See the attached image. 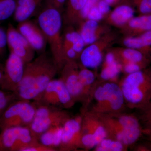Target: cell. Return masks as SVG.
Masks as SVG:
<instances>
[{
	"label": "cell",
	"instance_id": "obj_19",
	"mask_svg": "<svg viewBox=\"0 0 151 151\" xmlns=\"http://www.w3.org/2000/svg\"><path fill=\"white\" fill-rule=\"evenodd\" d=\"M85 45L80 33L73 30H67L63 36V47H72L79 56L84 49Z\"/></svg>",
	"mask_w": 151,
	"mask_h": 151
},
{
	"label": "cell",
	"instance_id": "obj_37",
	"mask_svg": "<svg viewBox=\"0 0 151 151\" xmlns=\"http://www.w3.org/2000/svg\"><path fill=\"white\" fill-rule=\"evenodd\" d=\"M97 8L103 14L108 13L110 10V5L105 0H100L97 5Z\"/></svg>",
	"mask_w": 151,
	"mask_h": 151
},
{
	"label": "cell",
	"instance_id": "obj_17",
	"mask_svg": "<svg viewBox=\"0 0 151 151\" xmlns=\"http://www.w3.org/2000/svg\"><path fill=\"white\" fill-rule=\"evenodd\" d=\"M43 0H17L14 19L17 22L29 19L32 16Z\"/></svg>",
	"mask_w": 151,
	"mask_h": 151
},
{
	"label": "cell",
	"instance_id": "obj_4",
	"mask_svg": "<svg viewBox=\"0 0 151 151\" xmlns=\"http://www.w3.org/2000/svg\"><path fill=\"white\" fill-rule=\"evenodd\" d=\"M92 96L95 101L91 112L100 114H116L122 111L125 101L119 84L116 82L104 83L96 87Z\"/></svg>",
	"mask_w": 151,
	"mask_h": 151
},
{
	"label": "cell",
	"instance_id": "obj_9",
	"mask_svg": "<svg viewBox=\"0 0 151 151\" xmlns=\"http://www.w3.org/2000/svg\"><path fill=\"white\" fill-rule=\"evenodd\" d=\"M34 102L60 109L70 108L75 103L60 78L52 80Z\"/></svg>",
	"mask_w": 151,
	"mask_h": 151
},
{
	"label": "cell",
	"instance_id": "obj_27",
	"mask_svg": "<svg viewBox=\"0 0 151 151\" xmlns=\"http://www.w3.org/2000/svg\"><path fill=\"white\" fill-rule=\"evenodd\" d=\"M125 146L119 141L106 138L103 139L95 147L97 151H122L125 150Z\"/></svg>",
	"mask_w": 151,
	"mask_h": 151
},
{
	"label": "cell",
	"instance_id": "obj_30",
	"mask_svg": "<svg viewBox=\"0 0 151 151\" xmlns=\"http://www.w3.org/2000/svg\"><path fill=\"white\" fill-rule=\"evenodd\" d=\"M15 100L13 92L0 89V118L9 105Z\"/></svg>",
	"mask_w": 151,
	"mask_h": 151
},
{
	"label": "cell",
	"instance_id": "obj_7",
	"mask_svg": "<svg viewBox=\"0 0 151 151\" xmlns=\"http://www.w3.org/2000/svg\"><path fill=\"white\" fill-rule=\"evenodd\" d=\"M39 142L29 127H9L0 133L1 151H22Z\"/></svg>",
	"mask_w": 151,
	"mask_h": 151
},
{
	"label": "cell",
	"instance_id": "obj_18",
	"mask_svg": "<svg viewBox=\"0 0 151 151\" xmlns=\"http://www.w3.org/2000/svg\"><path fill=\"white\" fill-rule=\"evenodd\" d=\"M63 132V125L52 127L42 133L39 141L44 145L59 150Z\"/></svg>",
	"mask_w": 151,
	"mask_h": 151
},
{
	"label": "cell",
	"instance_id": "obj_39",
	"mask_svg": "<svg viewBox=\"0 0 151 151\" xmlns=\"http://www.w3.org/2000/svg\"><path fill=\"white\" fill-rule=\"evenodd\" d=\"M116 56L112 52H109L105 57V65L111 64L116 61Z\"/></svg>",
	"mask_w": 151,
	"mask_h": 151
},
{
	"label": "cell",
	"instance_id": "obj_34",
	"mask_svg": "<svg viewBox=\"0 0 151 151\" xmlns=\"http://www.w3.org/2000/svg\"><path fill=\"white\" fill-rule=\"evenodd\" d=\"M7 45L6 32L0 27V59L5 53L6 47Z\"/></svg>",
	"mask_w": 151,
	"mask_h": 151
},
{
	"label": "cell",
	"instance_id": "obj_22",
	"mask_svg": "<svg viewBox=\"0 0 151 151\" xmlns=\"http://www.w3.org/2000/svg\"><path fill=\"white\" fill-rule=\"evenodd\" d=\"M78 67V75L79 80L83 86L89 100L93 92L92 86H94L95 80V75L89 68L84 67L81 65H79Z\"/></svg>",
	"mask_w": 151,
	"mask_h": 151
},
{
	"label": "cell",
	"instance_id": "obj_11",
	"mask_svg": "<svg viewBox=\"0 0 151 151\" xmlns=\"http://www.w3.org/2000/svg\"><path fill=\"white\" fill-rule=\"evenodd\" d=\"M25 65L21 58L10 52L4 68V77L0 89L8 92H14L22 81Z\"/></svg>",
	"mask_w": 151,
	"mask_h": 151
},
{
	"label": "cell",
	"instance_id": "obj_26",
	"mask_svg": "<svg viewBox=\"0 0 151 151\" xmlns=\"http://www.w3.org/2000/svg\"><path fill=\"white\" fill-rule=\"evenodd\" d=\"M122 69V65L118 60L111 64L104 65L100 73V77L105 81H114Z\"/></svg>",
	"mask_w": 151,
	"mask_h": 151
},
{
	"label": "cell",
	"instance_id": "obj_44",
	"mask_svg": "<svg viewBox=\"0 0 151 151\" xmlns=\"http://www.w3.org/2000/svg\"><path fill=\"white\" fill-rule=\"evenodd\" d=\"M150 136V139L151 141V134H149Z\"/></svg>",
	"mask_w": 151,
	"mask_h": 151
},
{
	"label": "cell",
	"instance_id": "obj_29",
	"mask_svg": "<svg viewBox=\"0 0 151 151\" xmlns=\"http://www.w3.org/2000/svg\"><path fill=\"white\" fill-rule=\"evenodd\" d=\"M16 0H0V22L4 21L14 14Z\"/></svg>",
	"mask_w": 151,
	"mask_h": 151
},
{
	"label": "cell",
	"instance_id": "obj_16",
	"mask_svg": "<svg viewBox=\"0 0 151 151\" xmlns=\"http://www.w3.org/2000/svg\"><path fill=\"white\" fill-rule=\"evenodd\" d=\"M81 65L87 68H96L103 61L102 50L99 45L93 43L84 49L79 56Z\"/></svg>",
	"mask_w": 151,
	"mask_h": 151
},
{
	"label": "cell",
	"instance_id": "obj_38",
	"mask_svg": "<svg viewBox=\"0 0 151 151\" xmlns=\"http://www.w3.org/2000/svg\"><path fill=\"white\" fill-rule=\"evenodd\" d=\"M66 0H47V1L50 3L60 12H62L64 4Z\"/></svg>",
	"mask_w": 151,
	"mask_h": 151
},
{
	"label": "cell",
	"instance_id": "obj_21",
	"mask_svg": "<svg viewBox=\"0 0 151 151\" xmlns=\"http://www.w3.org/2000/svg\"><path fill=\"white\" fill-rule=\"evenodd\" d=\"M134 11L132 7L122 5L116 7L111 14V22L117 25H122L129 21L133 18Z\"/></svg>",
	"mask_w": 151,
	"mask_h": 151
},
{
	"label": "cell",
	"instance_id": "obj_6",
	"mask_svg": "<svg viewBox=\"0 0 151 151\" xmlns=\"http://www.w3.org/2000/svg\"><path fill=\"white\" fill-rule=\"evenodd\" d=\"M34 103L36 105L35 115L29 127L38 140L44 132L52 127L63 125L70 117L62 109Z\"/></svg>",
	"mask_w": 151,
	"mask_h": 151
},
{
	"label": "cell",
	"instance_id": "obj_28",
	"mask_svg": "<svg viewBox=\"0 0 151 151\" xmlns=\"http://www.w3.org/2000/svg\"><path fill=\"white\" fill-rule=\"evenodd\" d=\"M121 57L123 63L127 62L145 64V58L142 53L138 50L132 48L125 49L122 50Z\"/></svg>",
	"mask_w": 151,
	"mask_h": 151
},
{
	"label": "cell",
	"instance_id": "obj_41",
	"mask_svg": "<svg viewBox=\"0 0 151 151\" xmlns=\"http://www.w3.org/2000/svg\"><path fill=\"white\" fill-rule=\"evenodd\" d=\"M4 77V69H2L0 67V88L1 86Z\"/></svg>",
	"mask_w": 151,
	"mask_h": 151
},
{
	"label": "cell",
	"instance_id": "obj_40",
	"mask_svg": "<svg viewBox=\"0 0 151 151\" xmlns=\"http://www.w3.org/2000/svg\"><path fill=\"white\" fill-rule=\"evenodd\" d=\"M147 111L146 114V119L147 121L148 125L151 124V106H149L148 108H147Z\"/></svg>",
	"mask_w": 151,
	"mask_h": 151
},
{
	"label": "cell",
	"instance_id": "obj_14",
	"mask_svg": "<svg viewBox=\"0 0 151 151\" xmlns=\"http://www.w3.org/2000/svg\"><path fill=\"white\" fill-rule=\"evenodd\" d=\"M82 117L83 115L70 117L63 124L62 140L59 150H75L82 148L81 142Z\"/></svg>",
	"mask_w": 151,
	"mask_h": 151
},
{
	"label": "cell",
	"instance_id": "obj_45",
	"mask_svg": "<svg viewBox=\"0 0 151 151\" xmlns=\"http://www.w3.org/2000/svg\"><path fill=\"white\" fill-rule=\"evenodd\" d=\"M147 1H151V0H147Z\"/></svg>",
	"mask_w": 151,
	"mask_h": 151
},
{
	"label": "cell",
	"instance_id": "obj_42",
	"mask_svg": "<svg viewBox=\"0 0 151 151\" xmlns=\"http://www.w3.org/2000/svg\"><path fill=\"white\" fill-rule=\"evenodd\" d=\"M105 1L111 6V5L116 4L119 1V0H105Z\"/></svg>",
	"mask_w": 151,
	"mask_h": 151
},
{
	"label": "cell",
	"instance_id": "obj_20",
	"mask_svg": "<svg viewBox=\"0 0 151 151\" xmlns=\"http://www.w3.org/2000/svg\"><path fill=\"white\" fill-rule=\"evenodd\" d=\"M99 24L97 21L88 19L81 24L79 32L85 45H90L97 40Z\"/></svg>",
	"mask_w": 151,
	"mask_h": 151
},
{
	"label": "cell",
	"instance_id": "obj_1",
	"mask_svg": "<svg viewBox=\"0 0 151 151\" xmlns=\"http://www.w3.org/2000/svg\"><path fill=\"white\" fill-rule=\"evenodd\" d=\"M58 72L52 58L45 52L25 65L18 88L13 92L16 100L35 101Z\"/></svg>",
	"mask_w": 151,
	"mask_h": 151
},
{
	"label": "cell",
	"instance_id": "obj_12",
	"mask_svg": "<svg viewBox=\"0 0 151 151\" xmlns=\"http://www.w3.org/2000/svg\"><path fill=\"white\" fill-rule=\"evenodd\" d=\"M108 132V138L119 141L125 146L136 142L140 137L143 130L142 127L125 129L111 119L108 114L97 113Z\"/></svg>",
	"mask_w": 151,
	"mask_h": 151
},
{
	"label": "cell",
	"instance_id": "obj_15",
	"mask_svg": "<svg viewBox=\"0 0 151 151\" xmlns=\"http://www.w3.org/2000/svg\"><path fill=\"white\" fill-rule=\"evenodd\" d=\"M17 29L35 52L40 54L45 52L47 42L38 25L28 19L19 22Z\"/></svg>",
	"mask_w": 151,
	"mask_h": 151
},
{
	"label": "cell",
	"instance_id": "obj_8",
	"mask_svg": "<svg viewBox=\"0 0 151 151\" xmlns=\"http://www.w3.org/2000/svg\"><path fill=\"white\" fill-rule=\"evenodd\" d=\"M82 148H95L103 139L108 138L105 126L96 113L85 112L82 117L81 129Z\"/></svg>",
	"mask_w": 151,
	"mask_h": 151
},
{
	"label": "cell",
	"instance_id": "obj_31",
	"mask_svg": "<svg viewBox=\"0 0 151 151\" xmlns=\"http://www.w3.org/2000/svg\"><path fill=\"white\" fill-rule=\"evenodd\" d=\"M139 12L144 14H151V1L147 0H134Z\"/></svg>",
	"mask_w": 151,
	"mask_h": 151
},
{
	"label": "cell",
	"instance_id": "obj_33",
	"mask_svg": "<svg viewBox=\"0 0 151 151\" xmlns=\"http://www.w3.org/2000/svg\"><path fill=\"white\" fill-rule=\"evenodd\" d=\"M122 68L124 72L128 74L135 73L142 70L145 64L135 63L133 62H127L123 63Z\"/></svg>",
	"mask_w": 151,
	"mask_h": 151
},
{
	"label": "cell",
	"instance_id": "obj_23",
	"mask_svg": "<svg viewBox=\"0 0 151 151\" xmlns=\"http://www.w3.org/2000/svg\"><path fill=\"white\" fill-rule=\"evenodd\" d=\"M87 0H68L65 19L68 22H76L78 21L79 14L84 8Z\"/></svg>",
	"mask_w": 151,
	"mask_h": 151
},
{
	"label": "cell",
	"instance_id": "obj_13",
	"mask_svg": "<svg viewBox=\"0 0 151 151\" xmlns=\"http://www.w3.org/2000/svg\"><path fill=\"white\" fill-rule=\"evenodd\" d=\"M7 45L12 52L22 60L25 64L34 59L35 50L25 38L12 24H9L6 30Z\"/></svg>",
	"mask_w": 151,
	"mask_h": 151
},
{
	"label": "cell",
	"instance_id": "obj_46",
	"mask_svg": "<svg viewBox=\"0 0 151 151\" xmlns=\"http://www.w3.org/2000/svg\"><path fill=\"white\" fill-rule=\"evenodd\" d=\"M0 151H1V150H0Z\"/></svg>",
	"mask_w": 151,
	"mask_h": 151
},
{
	"label": "cell",
	"instance_id": "obj_25",
	"mask_svg": "<svg viewBox=\"0 0 151 151\" xmlns=\"http://www.w3.org/2000/svg\"><path fill=\"white\" fill-rule=\"evenodd\" d=\"M128 22L129 27L134 31L145 32L150 31L151 14L132 18Z\"/></svg>",
	"mask_w": 151,
	"mask_h": 151
},
{
	"label": "cell",
	"instance_id": "obj_36",
	"mask_svg": "<svg viewBox=\"0 0 151 151\" xmlns=\"http://www.w3.org/2000/svg\"><path fill=\"white\" fill-rule=\"evenodd\" d=\"M103 14L97 8V5L91 9L87 16V19L91 20L98 21L103 18Z\"/></svg>",
	"mask_w": 151,
	"mask_h": 151
},
{
	"label": "cell",
	"instance_id": "obj_3",
	"mask_svg": "<svg viewBox=\"0 0 151 151\" xmlns=\"http://www.w3.org/2000/svg\"><path fill=\"white\" fill-rule=\"evenodd\" d=\"M130 108L146 109L151 105V74L142 70L128 74L119 84Z\"/></svg>",
	"mask_w": 151,
	"mask_h": 151
},
{
	"label": "cell",
	"instance_id": "obj_32",
	"mask_svg": "<svg viewBox=\"0 0 151 151\" xmlns=\"http://www.w3.org/2000/svg\"><path fill=\"white\" fill-rule=\"evenodd\" d=\"M99 1L100 0H87L86 4L79 14L78 21L87 18L89 12L92 8L97 5Z\"/></svg>",
	"mask_w": 151,
	"mask_h": 151
},
{
	"label": "cell",
	"instance_id": "obj_43",
	"mask_svg": "<svg viewBox=\"0 0 151 151\" xmlns=\"http://www.w3.org/2000/svg\"><path fill=\"white\" fill-rule=\"evenodd\" d=\"M147 128L144 132L147 133L148 134H151V124H149Z\"/></svg>",
	"mask_w": 151,
	"mask_h": 151
},
{
	"label": "cell",
	"instance_id": "obj_5",
	"mask_svg": "<svg viewBox=\"0 0 151 151\" xmlns=\"http://www.w3.org/2000/svg\"><path fill=\"white\" fill-rule=\"evenodd\" d=\"M34 102L22 100H14L0 118V131L14 127H29L35 115Z\"/></svg>",
	"mask_w": 151,
	"mask_h": 151
},
{
	"label": "cell",
	"instance_id": "obj_24",
	"mask_svg": "<svg viewBox=\"0 0 151 151\" xmlns=\"http://www.w3.org/2000/svg\"><path fill=\"white\" fill-rule=\"evenodd\" d=\"M124 45L129 48L139 50L151 46V30L145 32L138 37H128L124 41Z\"/></svg>",
	"mask_w": 151,
	"mask_h": 151
},
{
	"label": "cell",
	"instance_id": "obj_10",
	"mask_svg": "<svg viewBox=\"0 0 151 151\" xmlns=\"http://www.w3.org/2000/svg\"><path fill=\"white\" fill-rule=\"evenodd\" d=\"M78 65L76 60L65 63L60 71V78L70 93L74 102L86 103L88 98L78 77Z\"/></svg>",
	"mask_w": 151,
	"mask_h": 151
},
{
	"label": "cell",
	"instance_id": "obj_35",
	"mask_svg": "<svg viewBox=\"0 0 151 151\" xmlns=\"http://www.w3.org/2000/svg\"><path fill=\"white\" fill-rule=\"evenodd\" d=\"M56 149L50 147L39 142L23 150L22 151H56Z\"/></svg>",
	"mask_w": 151,
	"mask_h": 151
},
{
	"label": "cell",
	"instance_id": "obj_2",
	"mask_svg": "<svg viewBox=\"0 0 151 151\" xmlns=\"http://www.w3.org/2000/svg\"><path fill=\"white\" fill-rule=\"evenodd\" d=\"M46 4L38 16V25L49 45L52 58L60 72L65 64L63 52L61 12L48 2Z\"/></svg>",
	"mask_w": 151,
	"mask_h": 151
}]
</instances>
